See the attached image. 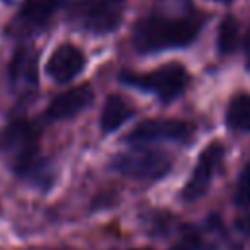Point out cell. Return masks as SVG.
<instances>
[{"mask_svg": "<svg viewBox=\"0 0 250 250\" xmlns=\"http://www.w3.org/2000/svg\"><path fill=\"white\" fill-rule=\"evenodd\" d=\"M84 66H86L84 53L78 47L64 43V45H59L51 53L45 70H47L49 78L55 80L57 84H66V82L74 80L84 70Z\"/></svg>", "mask_w": 250, "mask_h": 250, "instance_id": "9", "label": "cell"}, {"mask_svg": "<svg viewBox=\"0 0 250 250\" xmlns=\"http://www.w3.org/2000/svg\"><path fill=\"white\" fill-rule=\"evenodd\" d=\"M219 51L223 55H230L240 45V27L236 18L227 16L219 25V39H217Z\"/></svg>", "mask_w": 250, "mask_h": 250, "instance_id": "14", "label": "cell"}, {"mask_svg": "<svg viewBox=\"0 0 250 250\" xmlns=\"http://www.w3.org/2000/svg\"><path fill=\"white\" fill-rule=\"evenodd\" d=\"M10 86L18 98H29L37 90V53L25 45L14 53L10 62Z\"/></svg>", "mask_w": 250, "mask_h": 250, "instance_id": "8", "label": "cell"}, {"mask_svg": "<svg viewBox=\"0 0 250 250\" xmlns=\"http://www.w3.org/2000/svg\"><path fill=\"white\" fill-rule=\"evenodd\" d=\"M225 121L232 131L248 133L250 131V94H236L230 98Z\"/></svg>", "mask_w": 250, "mask_h": 250, "instance_id": "13", "label": "cell"}, {"mask_svg": "<svg viewBox=\"0 0 250 250\" xmlns=\"http://www.w3.org/2000/svg\"><path fill=\"white\" fill-rule=\"evenodd\" d=\"M133 115H135V107L129 104V100H125L119 94H113L104 104V109L100 115V127L104 133H113L123 123H127Z\"/></svg>", "mask_w": 250, "mask_h": 250, "instance_id": "12", "label": "cell"}, {"mask_svg": "<svg viewBox=\"0 0 250 250\" xmlns=\"http://www.w3.org/2000/svg\"><path fill=\"white\" fill-rule=\"evenodd\" d=\"M133 250H150V248H133Z\"/></svg>", "mask_w": 250, "mask_h": 250, "instance_id": "19", "label": "cell"}, {"mask_svg": "<svg viewBox=\"0 0 250 250\" xmlns=\"http://www.w3.org/2000/svg\"><path fill=\"white\" fill-rule=\"evenodd\" d=\"M199 246H201L199 234L193 232V230H188V232H184V236L170 250H199Z\"/></svg>", "mask_w": 250, "mask_h": 250, "instance_id": "16", "label": "cell"}, {"mask_svg": "<svg viewBox=\"0 0 250 250\" xmlns=\"http://www.w3.org/2000/svg\"><path fill=\"white\" fill-rule=\"evenodd\" d=\"M248 68H250V61H248Z\"/></svg>", "mask_w": 250, "mask_h": 250, "instance_id": "20", "label": "cell"}, {"mask_svg": "<svg viewBox=\"0 0 250 250\" xmlns=\"http://www.w3.org/2000/svg\"><path fill=\"white\" fill-rule=\"evenodd\" d=\"M109 168L133 180H160L172 168V158L158 148H141L119 152L109 160Z\"/></svg>", "mask_w": 250, "mask_h": 250, "instance_id": "5", "label": "cell"}, {"mask_svg": "<svg viewBox=\"0 0 250 250\" xmlns=\"http://www.w3.org/2000/svg\"><path fill=\"white\" fill-rule=\"evenodd\" d=\"M119 80L125 86L148 92L152 96H156L160 102L168 104L176 98H180L189 82V74L186 70L184 64L180 62H168L162 64L146 74H133V72H121Z\"/></svg>", "mask_w": 250, "mask_h": 250, "instance_id": "3", "label": "cell"}, {"mask_svg": "<svg viewBox=\"0 0 250 250\" xmlns=\"http://www.w3.org/2000/svg\"><path fill=\"white\" fill-rule=\"evenodd\" d=\"M94 100V90L88 84L70 88L59 96L53 98V102L45 109V119L47 121H61V119H70L76 113L84 111Z\"/></svg>", "mask_w": 250, "mask_h": 250, "instance_id": "10", "label": "cell"}, {"mask_svg": "<svg viewBox=\"0 0 250 250\" xmlns=\"http://www.w3.org/2000/svg\"><path fill=\"white\" fill-rule=\"evenodd\" d=\"M193 125L182 119H145L127 135V143H146V141H189Z\"/></svg>", "mask_w": 250, "mask_h": 250, "instance_id": "7", "label": "cell"}, {"mask_svg": "<svg viewBox=\"0 0 250 250\" xmlns=\"http://www.w3.org/2000/svg\"><path fill=\"white\" fill-rule=\"evenodd\" d=\"M125 14V0H78L68 8L66 20L70 25L105 35L119 27Z\"/></svg>", "mask_w": 250, "mask_h": 250, "instance_id": "4", "label": "cell"}, {"mask_svg": "<svg viewBox=\"0 0 250 250\" xmlns=\"http://www.w3.org/2000/svg\"><path fill=\"white\" fill-rule=\"evenodd\" d=\"M223 156H225V148L221 143H209L203 148L189 180L186 182V186L182 189V197L186 201H195L207 193V189L213 182V176L223 162Z\"/></svg>", "mask_w": 250, "mask_h": 250, "instance_id": "6", "label": "cell"}, {"mask_svg": "<svg viewBox=\"0 0 250 250\" xmlns=\"http://www.w3.org/2000/svg\"><path fill=\"white\" fill-rule=\"evenodd\" d=\"M234 199L238 205L250 207V162L242 168L236 180V189H234Z\"/></svg>", "mask_w": 250, "mask_h": 250, "instance_id": "15", "label": "cell"}, {"mask_svg": "<svg viewBox=\"0 0 250 250\" xmlns=\"http://www.w3.org/2000/svg\"><path fill=\"white\" fill-rule=\"evenodd\" d=\"M62 2L64 0H25L21 4V10L16 21L20 27L27 31L41 29L53 18V14L62 6Z\"/></svg>", "mask_w": 250, "mask_h": 250, "instance_id": "11", "label": "cell"}, {"mask_svg": "<svg viewBox=\"0 0 250 250\" xmlns=\"http://www.w3.org/2000/svg\"><path fill=\"white\" fill-rule=\"evenodd\" d=\"M201 27H203V18L199 14H184V16L150 14L135 23L131 41L141 55L180 49L193 43Z\"/></svg>", "mask_w": 250, "mask_h": 250, "instance_id": "1", "label": "cell"}, {"mask_svg": "<svg viewBox=\"0 0 250 250\" xmlns=\"http://www.w3.org/2000/svg\"><path fill=\"white\" fill-rule=\"evenodd\" d=\"M215 2H225V4H227V2H230V0H215Z\"/></svg>", "mask_w": 250, "mask_h": 250, "instance_id": "18", "label": "cell"}, {"mask_svg": "<svg viewBox=\"0 0 250 250\" xmlns=\"http://www.w3.org/2000/svg\"><path fill=\"white\" fill-rule=\"evenodd\" d=\"M39 133L35 127L23 119H14L4 133V148L10 154L12 168L20 178L29 180L39 189H49L53 184L51 164L41 156Z\"/></svg>", "mask_w": 250, "mask_h": 250, "instance_id": "2", "label": "cell"}, {"mask_svg": "<svg viewBox=\"0 0 250 250\" xmlns=\"http://www.w3.org/2000/svg\"><path fill=\"white\" fill-rule=\"evenodd\" d=\"M244 47L250 51V27H248V31H246V37H244Z\"/></svg>", "mask_w": 250, "mask_h": 250, "instance_id": "17", "label": "cell"}]
</instances>
